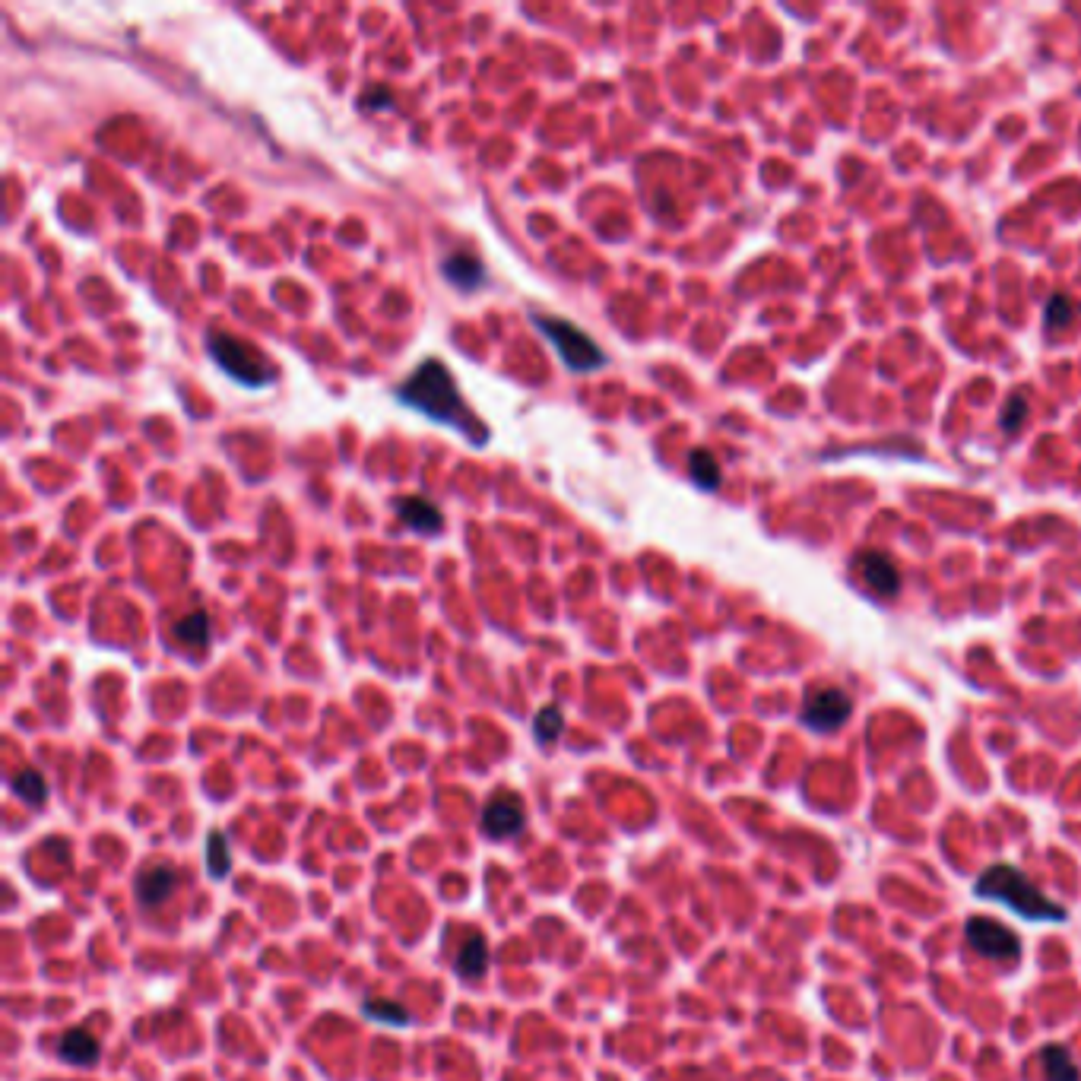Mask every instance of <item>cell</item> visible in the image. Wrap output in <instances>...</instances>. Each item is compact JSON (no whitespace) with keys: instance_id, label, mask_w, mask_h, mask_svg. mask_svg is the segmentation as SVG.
<instances>
[{"instance_id":"ffe728a7","label":"cell","mask_w":1081,"mask_h":1081,"mask_svg":"<svg viewBox=\"0 0 1081 1081\" xmlns=\"http://www.w3.org/2000/svg\"><path fill=\"white\" fill-rule=\"evenodd\" d=\"M229 866H232V856H229L226 837H222V831H213L207 841V869L213 879H222V875H229Z\"/></svg>"},{"instance_id":"e0dca14e","label":"cell","mask_w":1081,"mask_h":1081,"mask_svg":"<svg viewBox=\"0 0 1081 1081\" xmlns=\"http://www.w3.org/2000/svg\"><path fill=\"white\" fill-rule=\"evenodd\" d=\"M362 1012H365V1018L384 1021V1024H390V1028H403V1024L413 1021V1015H409L400 1002H394V999H378V996H368V999L362 1002Z\"/></svg>"},{"instance_id":"ac0fdd59","label":"cell","mask_w":1081,"mask_h":1081,"mask_svg":"<svg viewBox=\"0 0 1081 1081\" xmlns=\"http://www.w3.org/2000/svg\"><path fill=\"white\" fill-rule=\"evenodd\" d=\"M1075 314H1078V308L1072 302V295L1056 292V295H1050L1047 308H1043V327H1047V330H1066L1075 321Z\"/></svg>"},{"instance_id":"30bf717a","label":"cell","mask_w":1081,"mask_h":1081,"mask_svg":"<svg viewBox=\"0 0 1081 1081\" xmlns=\"http://www.w3.org/2000/svg\"><path fill=\"white\" fill-rule=\"evenodd\" d=\"M400 517L406 520V527H413L416 533H438L444 527V514L438 505H432L428 498H419V495H409V498H400L397 505Z\"/></svg>"},{"instance_id":"44dd1931","label":"cell","mask_w":1081,"mask_h":1081,"mask_svg":"<svg viewBox=\"0 0 1081 1081\" xmlns=\"http://www.w3.org/2000/svg\"><path fill=\"white\" fill-rule=\"evenodd\" d=\"M562 726H565L562 711H558V707H543V711L536 714L533 733H536V739H539V742L549 745V742H555L558 736H562Z\"/></svg>"},{"instance_id":"6da1fadb","label":"cell","mask_w":1081,"mask_h":1081,"mask_svg":"<svg viewBox=\"0 0 1081 1081\" xmlns=\"http://www.w3.org/2000/svg\"><path fill=\"white\" fill-rule=\"evenodd\" d=\"M977 894L986 901H999L1009 910H1015L1018 917L1034 920V923H1062L1066 920V910H1062L1056 901H1050L1028 875H1024L1018 866L1012 863H996L990 866L977 882Z\"/></svg>"},{"instance_id":"4fadbf2b","label":"cell","mask_w":1081,"mask_h":1081,"mask_svg":"<svg viewBox=\"0 0 1081 1081\" xmlns=\"http://www.w3.org/2000/svg\"><path fill=\"white\" fill-rule=\"evenodd\" d=\"M441 270H444V276L451 279L454 286H460V289H476L479 279H482V264H479L476 257H470V254H451V257L444 260Z\"/></svg>"},{"instance_id":"9a60e30c","label":"cell","mask_w":1081,"mask_h":1081,"mask_svg":"<svg viewBox=\"0 0 1081 1081\" xmlns=\"http://www.w3.org/2000/svg\"><path fill=\"white\" fill-rule=\"evenodd\" d=\"M175 638L188 647H207L210 644V615L197 609L175 625Z\"/></svg>"},{"instance_id":"5b68a950","label":"cell","mask_w":1081,"mask_h":1081,"mask_svg":"<svg viewBox=\"0 0 1081 1081\" xmlns=\"http://www.w3.org/2000/svg\"><path fill=\"white\" fill-rule=\"evenodd\" d=\"M964 936L971 942L974 952L993 961H1018L1021 955V939L1009 926H1002L990 917H971L964 923Z\"/></svg>"},{"instance_id":"d6986e66","label":"cell","mask_w":1081,"mask_h":1081,"mask_svg":"<svg viewBox=\"0 0 1081 1081\" xmlns=\"http://www.w3.org/2000/svg\"><path fill=\"white\" fill-rule=\"evenodd\" d=\"M688 473H692V479L707 492H714L720 486V467L707 451H692V457H688Z\"/></svg>"},{"instance_id":"277c9868","label":"cell","mask_w":1081,"mask_h":1081,"mask_svg":"<svg viewBox=\"0 0 1081 1081\" xmlns=\"http://www.w3.org/2000/svg\"><path fill=\"white\" fill-rule=\"evenodd\" d=\"M533 324L543 330V337L558 349V356H562V362L571 371H596L606 365L603 349L577 324L565 318H552V314H536Z\"/></svg>"},{"instance_id":"7c38bea8","label":"cell","mask_w":1081,"mask_h":1081,"mask_svg":"<svg viewBox=\"0 0 1081 1081\" xmlns=\"http://www.w3.org/2000/svg\"><path fill=\"white\" fill-rule=\"evenodd\" d=\"M454 967H457V974L467 977V980L482 977V974L489 971V942L482 939V936H470L467 942L460 945Z\"/></svg>"},{"instance_id":"603a6c76","label":"cell","mask_w":1081,"mask_h":1081,"mask_svg":"<svg viewBox=\"0 0 1081 1081\" xmlns=\"http://www.w3.org/2000/svg\"><path fill=\"white\" fill-rule=\"evenodd\" d=\"M390 102H394V96H390L387 86H371V89H365V96H362V108H365V111L390 108Z\"/></svg>"},{"instance_id":"9c48e42d","label":"cell","mask_w":1081,"mask_h":1081,"mask_svg":"<svg viewBox=\"0 0 1081 1081\" xmlns=\"http://www.w3.org/2000/svg\"><path fill=\"white\" fill-rule=\"evenodd\" d=\"M178 888V872L169 863H156L137 875V901L143 907H159L172 898V891Z\"/></svg>"},{"instance_id":"8fae6325","label":"cell","mask_w":1081,"mask_h":1081,"mask_svg":"<svg viewBox=\"0 0 1081 1081\" xmlns=\"http://www.w3.org/2000/svg\"><path fill=\"white\" fill-rule=\"evenodd\" d=\"M58 1053L64 1062H70V1066H92V1062L99 1059V1040L83 1028L67 1031L58 1040Z\"/></svg>"},{"instance_id":"5bb4252c","label":"cell","mask_w":1081,"mask_h":1081,"mask_svg":"<svg viewBox=\"0 0 1081 1081\" xmlns=\"http://www.w3.org/2000/svg\"><path fill=\"white\" fill-rule=\"evenodd\" d=\"M1040 1066H1043V1078H1047V1081H1078L1081 1078L1072 1056L1062 1047H1043L1040 1050Z\"/></svg>"},{"instance_id":"7a4b0ae2","label":"cell","mask_w":1081,"mask_h":1081,"mask_svg":"<svg viewBox=\"0 0 1081 1081\" xmlns=\"http://www.w3.org/2000/svg\"><path fill=\"white\" fill-rule=\"evenodd\" d=\"M400 400L406 406L419 409V413L432 416L435 422H457L460 416V390L451 378V371L444 368V362L428 359L422 362L409 381L400 387Z\"/></svg>"},{"instance_id":"3957f363","label":"cell","mask_w":1081,"mask_h":1081,"mask_svg":"<svg viewBox=\"0 0 1081 1081\" xmlns=\"http://www.w3.org/2000/svg\"><path fill=\"white\" fill-rule=\"evenodd\" d=\"M207 349H210L213 362L222 371H229L238 384L264 387L276 378V365L264 356V352H260L254 343L235 337L229 330H213L207 337Z\"/></svg>"},{"instance_id":"52a82bcc","label":"cell","mask_w":1081,"mask_h":1081,"mask_svg":"<svg viewBox=\"0 0 1081 1081\" xmlns=\"http://www.w3.org/2000/svg\"><path fill=\"white\" fill-rule=\"evenodd\" d=\"M524 822H527L524 803H520L514 793H501V796L489 799L486 809L479 815V825L492 841H505V837L520 834L524 831Z\"/></svg>"},{"instance_id":"2e32d148","label":"cell","mask_w":1081,"mask_h":1081,"mask_svg":"<svg viewBox=\"0 0 1081 1081\" xmlns=\"http://www.w3.org/2000/svg\"><path fill=\"white\" fill-rule=\"evenodd\" d=\"M10 790H13L16 796H20V799H26L29 806H42V803H45V796H48V784H45V777H42L39 771H35V768H23V771H16V774H13V780H10Z\"/></svg>"},{"instance_id":"ba28073f","label":"cell","mask_w":1081,"mask_h":1081,"mask_svg":"<svg viewBox=\"0 0 1081 1081\" xmlns=\"http://www.w3.org/2000/svg\"><path fill=\"white\" fill-rule=\"evenodd\" d=\"M856 571H860L863 584L875 593V596H894L901 587V577H898V568H894V562L888 555L882 552H863L860 562H856Z\"/></svg>"},{"instance_id":"8992f818","label":"cell","mask_w":1081,"mask_h":1081,"mask_svg":"<svg viewBox=\"0 0 1081 1081\" xmlns=\"http://www.w3.org/2000/svg\"><path fill=\"white\" fill-rule=\"evenodd\" d=\"M850 711H853V701L844 688H818V692H812L803 704V723L809 730L831 733L850 717Z\"/></svg>"},{"instance_id":"7402d4cb","label":"cell","mask_w":1081,"mask_h":1081,"mask_svg":"<svg viewBox=\"0 0 1081 1081\" xmlns=\"http://www.w3.org/2000/svg\"><path fill=\"white\" fill-rule=\"evenodd\" d=\"M1024 416H1028V400H1024L1021 394H1015V397L1009 400V409L1002 413L999 425L1005 428V432H1018V425L1024 422Z\"/></svg>"}]
</instances>
